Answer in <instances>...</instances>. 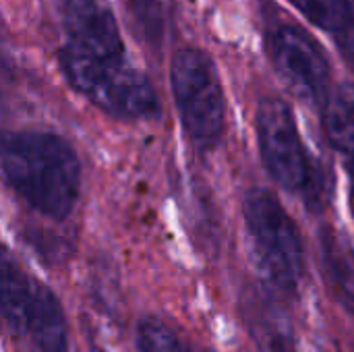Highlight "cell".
<instances>
[{
	"label": "cell",
	"mask_w": 354,
	"mask_h": 352,
	"mask_svg": "<svg viewBox=\"0 0 354 352\" xmlns=\"http://www.w3.org/2000/svg\"><path fill=\"white\" fill-rule=\"evenodd\" d=\"M243 216L266 280L282 293H295L305 274V249L292 216L272 191L259 187L247 191Z\"/></svg>",
	"instance_id": "cell-3"
},
{
	"label": "cell",
	"mask_w": 354,
	"mask_h": 352,
	"mask_svg": "<svg viewBox=\"0 0 354 352\" xmlns=\"http://www.w3.org/2000/svg\"><path fill=\"white\" fill-rule=\"evenodd\" d=\"M35 280L37 278H31L8 249L0 247V317L17 334H23Z\"/></svg>",
	"instance_id": "cell-11"
},
{
	"label": "cell",
	"mask_w": 354,
	"mask_h": 352,
	"mask_svg": "<svg viewBox=\"0 0 354 352\" xmlns=\"http://www.w3.org/2000/svg\"><path fill=\"white\" fill-rule=\"evenodd\" d=\"M170 85L191 141L214 147L224 133L226 100L214 60L199 48H180L170 62Z\"/></svg>",
	"instance_id": "cell-4"
},
{
	"label": "cell",
	"mask_w": 354,
	"mask_h": 352,
	"mask_svg": "<svg viewBox=\"0 0 354 352\" xmlns=\"http://www.w3.org/2000/svg\"><path fill=\"white\" fill-rule=\"evenodd\" d=\"M66 44L104 60H124L120 27L108 0L58 2Z\"/></svg>",
	"instance_id": "cell-7"
},
{
	"label": "cell",
	"mask_w": 354,
	"mask_h": 352,
	"mask_svg": "<svg viewBox=\"0 0 354 352\" xmlns=\"http://www.w3.org/2000/svg\"><path fill=\"white\" fill-rule=\"evenodd\" d=\"M351 207H353L354 214V160L353 164H351Z\"/></svg>",
	"instance_id": "cell-17"
},
{
	"label": "cell",
	"mask_w": 354,
	"mask_h": 352,
	"mask_svg": "<svg viewBox=\"0 0 354 352\" xmlns=\"http://www.w3.org/2000/svg\"><path fill=\"white\" fill-rule=\"evenodd\" d=\"M319 259L324 278L338 305L354 315V247L348 237L326 224L319 228Z\"/></svg>",
	"instance_id": "cell-10"
},
{
	"label": "cell",
	"mask_w": 354,
	"mask_h": 352,
	"mask_svg": "<svg viewBox=\"0 0 354 352\" xmlns=\"http://www.w3.org/2000/svg\"><path fill=\"white\" fill-rule=\"evenodd\" d=\"M60 66L75 91L114 118L139 120L160 114V100L151 81L127 60L95 58L64 44Z\"/></svg>",
	"instance_id": "cell-2"
},
{
	"label": "cell",
	"mask_w": 354,
	"mask_h": 352,
	"mask_svg": "<svg viewBox=\"0 0 354 352\" xmlns=\"http://www.w3.org/2000/svg\"><path fill=\"white\" fill-rule=\"evenodd\" d=\"M0 170L10 189L37 214L66 220L79 197L83 168L73 145L50 131L0 137Z\"/></svg>",
	"instance_id": "cell-1"
},
{
	"label": "cell",
	"mask_w": 354,
	"mask_h": 352,
	"mask_svg": "<svg viewBox=\"0 0 354 352\" xmlns=\"http://www.w3.org/2000/svg\"><path fill=\"white\" fill-rule=\"evenodd\" d=\"M313 25L340 33L351 29L354 23L353 4L348 0H290Z\"/></svg>",
	"instance_id": "cell-13"
},
{
	"label": "cell",
	"mask_w": 354,
	"mask_h": 352,
	"mask_svg": "<svg viewBox=\"0 0 354 352\" xmlns=\"http://www.w3.org/2000/svg\"><path fill=\"white\" fill-rule=\"evenodd\" d=\"M243 315L259 352H297L284 309L266 290L249 288L245 293Z\"/></svg>",
	"instance_id": "cell-9"
},
{
	"label": "cell",
	"mask_w": 354,
	"mask_h": 352,
	"mask_svg": "<svg viewBox=\"0 0 354 352\" xmlns=\"http://www.w3.org/2000/svg\"><path fill=\"white\" fill-rule=\"evenodd\" d=\"M135 342L139 352H191L176 330L156 315H147L137 324Z\"/></svg>",
	"instance_id": "cell-14"
},
{
	"label": "cell",
	"mask_w": 354,
	"mask_h": 352,
	"mask_svg": "<svg viewBox=\"0 0 354 352\" xmlns=\"http://www.w3.org/2000/svg\"><path fill=\"white\" fill-rule=\"evenodd\" d=\"M272 60L284 83L301 98L322 102L330 89V62L301 27L284 25L272 37Z\"/></svg>",
	"instance_id": "cell-6"
},
{
	"label": "cell",
	"mask_w": 354,
	"mask_h": 352,
	"mask_svg": "<svg viewBox=\"0 0 354 352\" xmlns=\"http://www.w3.org/2000/svg\"><path fill=\"white\" fill-rule=\"evenodd\" d=\"M342 54H344L346 62L351 64V68L354 71V39H346V41H342Z\"/></svg>",
	"instance_id": "cell-16"
},
{
	"label": "cell",
	"mask_w": 354,
	"mask_h": 352,
	"mask_svg": "<svg viewBox=\"0 0 354 352\" xmlns=\"http://www.w3.org/2000/svg\"><path fill=\"white\" fill-rule=\"evenodd\" d=\"M322 122L328 141L354 158V83H340L322 100Z\"/></svg>",
	"instance_id": "cell-12"
},
{
	"label": "cell",
	"mask_w": 354,
	"mask_h": 352,
	"mask_svg": "<svg viewBox=\"0 0 354 352\" xmlns=\"http://www.w3.org/2000/svg\"><path fill=\"white\" fill-rule=\"evenodd\" d=\"M257 143L268 174L290 193H307L313 162L301 139L292 108L282 98H263L255 114Z\"/></svg>",
	"instance_id": "cell-5"
},
{
	"label": "cell",
	"mask_w": 354,
	"mask_h": 352,
	"mask_svg": "<svg viewBox=\"0 0 354 352\" xmlns=\"http://www.w3.org/2000/svg\"><path fill=\"white\" fill-rule=\"evenodd\" d=\"M137 27L143 31L145 39L158 44L164 33V17L160 0H127Z\"/></svg>",
	"instance_id": "cell-15"
},
{
	"label": "cell",
	"mask_w": 354,
	"mask_h": 352,
	"mask_svg": "<svg viewBox=\"0 0 354 352\" xmlns=\"http://www.w3.org/2000/svg\"><path fill=\"white\" fill-rule=\"evenodd\" d=\"M23 336H27L39 352L68 351L66 313L54 290L39 280H35L33 284L31 301L23 324Z\"/></svg>",
	"instance_id": "cell-8"
}]
</instances>
